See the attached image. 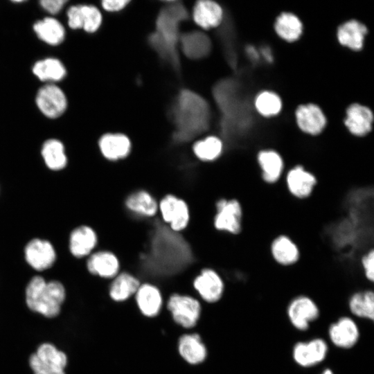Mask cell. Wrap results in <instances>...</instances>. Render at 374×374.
<instances>
[{
  "mask_svg": "<svg viewBox=\"0 0 374 374\" xmlns=\"http://www.w3.org/2000/svg\"><path fill=\"white\" fill-rule=\"evenodd\" d=\"M132 260L143 275L163 278L184 271L199 260L186 235L172 231L157 217L148 222L141 249Z\"/></svg>",
  "mask_w": 374,
  "mask_h": 374,
  "instance_id": "1",
  "label": "cell"
},
{
  "mask_svg": "<svg viewBox=\"0 0 374 374\" xmlns=\"http://www.w3.org/2000/svg\"><path fill=\"white\" fill-rule=\"evenodd\" d=\"M195 290L208 303L218 301L225 290V283L220 272L213 267H202L193 281Z\"/></svg>",
  "mask_w": 374,
  "mask_h": 374,
  "instance_id": "15",
  "label": "cell"
},
{
  "mask_svg": "<svg viewBox=\"0 0 374 374\" xmlns=\"http://www.w3.org/2000/svg\"><path fill=\"white\" fill-rule=\"evenodd\" d=\"M66 355L51 344L40 345L29 360L35 374H65Z\"/></svg>",
  "mask_w": 374,
  "mask_h": 374,
  "instance_id": "13",
  "label": "cell"
},
{
  "mask_svg": "<svg viewBox=\"0 0 374 374\" xmlns=\"http://www.w3.org/2000/svg\"><path fill=\"white\" fill-rule=\"evenodd\" d=\"M33 74L43 82H57L66 74L64 65L57 58L48 57L35 63L32 69Z\"/></svg>",
  "mask_w": 374,
  "mask_h": 374,
  "instance_id": "34",
  "label": "cell"
},
{
  "mask_svg": "<svg viewBox=\"0 0 374 374\" xmlns=\"http://www.w3.org/2000/svg\"><path fill=\"white\" fill-rule=\"evenodd\" d=\"M147 41L159 59L169 65L179 75L181 72V64L179 48L166 43L156 31L148 35Z\"/></svg>",
  "mask_w": 374,
  "mask_h": 374,
  "instance_id": "30",
  "label": "cell"
},
{
  "mask_svg": "<svg viewBox=\"0 0 374 374\" xmlns=\"http://www.w3.org/2000/svg\"><path fill=\"white\" fill-rule=\"evenodd\" d=\"M135 294L137 305L144 315L154 317L159 313L162 296L157 286L149 283L141 284Z\"/></svg>",
  "mask_w": 374,
  "mask_h": 374,
  "instance_id": "28",
  "label": "cell"
},
{
  "mask_svg": "<svg viewBox=\"0 0 374 374\" xmlns=\"http://www.w3.org/2000/svg\"><path fill=\"white\" fill-rule=\"evenodd\" d=\"M68 25L71 29H82V12L81 5L71 6L67 10Z\"/></svg>",
  "mask_w": 374,
  "mask_h": 374,
  "instance_id": "40",
  "label": "cell"
},
{
  "mask_svg": "<svg viewBox=\"0 0 374 374\" xmlns=\"http://www.w3.org/2000/svg\"><path fill=\"white\" fill-rule=\"evenodd\" d=\"M367 33V27L364 24L355 19H350L338 27L337 38L343 46L357 51L363 48Z\"/></svg>",
  "mask_w": 374,
  "mask_h": 374,
  "instance_id": "26",
  "label": "cell"
},
{
  "mask_svg": "<svg viewBox=\"0 0 374 374\" xmlns=\"http://www.w3.org/2000/svg\"><path fill=\"white\" fill-rule=\"evenodd\" d=\"M282 182L291 198L299 202H306L315 195L320 179L305 165L294 163L287 167Z\"/></svg>",
  "mask_w": 374,
  "mask_h": 374,
  "instance_id": "6",
  "label": "cell"
},
{
  "mask_svg": "<svg viewBox=\"0 0 374 374\" xmlns=\"http://www.w3.org/2000/svg\"><path fill=\"white\" fill-rule=\"evenodd\" d=\"M254 107L260 115L271 117L280 112L283 103L278 94L271 91L265 90L256 96Z\"/></svg>",
  "mask_w": 374,
  "mask_h": 374,
  "instance_id": "37",
  "label": "cell"
},
{
  "mask_svg": "<svg viewBox=\"0 0 374 374\" xmlns=\"http://www.w3.org/2000/svg\"><path fill=\"white\" fill-rule=\"evenodd\" d=\"M33 30L39 39L49 45H59L65 38L64 28L53 17H46L36 21Z\"/></svg>",
  "mask_w": 374,
  "mask_h": 374,
  "instance_id": "33",
  "label": "cell"
},
{
  "mask_svg": "<svg viewBox=\"0 0 374 374\" xmlns=\"http://www.w3.org/2000/svg\"><path fill=\"white\" fill-rule=\"evenodd\" d=\"M179 350L182 357L193 364L203 362L206 356V347L197 334L182 336L179 342Z\"/></svg>",
  "mask_w": 374,
  "mask_h": 374,
  "instance_id": "35",
  "label": "cell"
},
{
  "mask_svg": "<svg viewBox=\"0 0 374 374\" xmlns=\"http://www.w3.org/2000/svg\"><path fill=\"white\" fill-rule=\"evenodd\" d=\"M160 220L172 231L185 233L192 222V210L189 202L174 193H164L159 198Z\"/></svg>",
  "mask_w": 374,
  "mask_h": 374,
  "instance_id": "5",
  "label": "cell"
},
{
  "mask_svg": "<svg viewBox=\"0 0 374 374\" xmlns=\"http://www.w3.org/2000/svg\"><path fill=\"white\" fill-rule=\"evenodd\" d=\"M42 156L46 166L52 170H60L66 167L67 157L63 143L55 139L46 140L42 147Z\"/></svg>",
  "mask_w": 374,
  "mask_h": 374,
  "instance_id": "36",
  "label": "cell"
},
{
  "mask_svg": "<svg viewBox=\"0 0 374 374\" xmlns=\"http://www.w3.org/2000/svg\"><path fill=\"white\" fill-rule=\"evenodd\" d=\"M303 24L294 14L289 12H282L274 22V30L278 37L291 43L298 40L303 33Z\"/></svg>",
  "mask_w": 374,
  "mask_h": 374,
  "instance_id": "32",
  "label": "cell"
},
{
  "mask_svg": "<svg viewBox=\"0 0 374 374\" xmlns=\"http://www.w3.org/2000/svg\"><path fill=\"white\" fill-rule=\"evenodd\" d=\"M179 46L184 55L193 60L206 57L212 50L210 37L200 30L181 33Z\"/></svg>",
  "mask_w": 374,
  "mask_h": 374,
  "instance_id": "23",
  "label": "cell"
},
{
  "mask_svg": "<svg viewBox=\"0 0 374 374\" xmlns=\"http://www.w3.org/2000/svg\"><path fill=\"white\" fill-rule=\"evenodd\" d=\"M328 352L327 341L321 337H314L296 342L292 349V358L297 366L310 368L323 363Z\"/></svg>",
  "mask_w": 374,
  "mask_h": 374,
  "instance_id": "12",
  "label": "cell"
},
{
  "mask_svg": "<svg viewBox=\"0 0 374 374\" xmlns=\"http://www.w3.org/2000/svg\"><path fill=\"white\" fill-rule=\"evenodd\" d=\"M64 299L65 290L60 282H46L39 276H34L26 289L28 308L47 317H54L59 314Z\"/></svg>",
  "mask_w": 374,
  "mask_h": 374,
  "instance_id": "3",
  "label": "cell"
},
{
  "mask_svg": "<svg viewBox=\"0 0 374 374\" xmlns=\"http://www.w3.org/2000/svg\"><path fill=\"white\" fill-rule=\"evenodd\" d=\"M188 18V12L181 1H164L156 18L154 31L166 43L179 48L180 25Z\"/></svg>",
  "mask_w": 374,
  "mask_h": 374,
  "instance_id": "7",
  "label": "cell"
},
{
  "mask_svg": "<svg viewBox=\"0 0 374 374\" xmlns=\"http://www.w3.org/2000/svg\"><path fill=\"white\" fill-rule=\"evenodd\" d=\"M159 199L148 188L139 186L128 191L122 198L121 206L130 220L147 222L158 217Z\"/></svg>",
  "mask_w": 374,
  "mask_h": 374,
  "instance_id": "8",
  "label": "cell"
},
{
  "mask_svg": "<svg viewBox=\"0 0 374 374\" xmlns=\"http://www.w3.org/2000/svg\"><path fill=\"white\" fill-rule=\"evenodd\" d=\"M98 145L102 156L114 163L126 159L132 150L131 140L121 133L105 134L100 137Z\"/></svg>",
  "mask_w": 374,
  "mask_h": 374,
  "instance_id": "19",
  "label": "cell"
},
{
  "mask_svg": "<svg viewBox=\"0 0 374 374\" xmlns=\"http://www.w3.org/2000/svg\"><path fill=\"white\" fill-rule=\"evenodd\" d=\"M254 160L262 184L271 187L282 184L287 165L280 151L272 148L260 149Z\"/></svg>",
  "mask_w": 374,
  "mask_h": 374,
  "instance_id": "9",
  "label": "cell"
},
{
  "mask_svg": "<svg viewBox=\"0 0 374 374\" xmlns=\"http://www.w3.org/2000/svg\"><path fill=\"white\" fill-rule=\"evenodd\" d=\"M66 2V0H42L40 5L46 12L55 15L62 9Z\"/></svg>",
  "mask_w": 374,
  "mask_h": 374,
  "instance_id": "41",
  "label": "cell"
},
{
  "mask_svg": "<svg viewBox=\"0 0 374 374\" xmlns=\"http://www.w3.org/2000/svg\"><path fill=\"white\" fill-rule=\"evenodd\" d=\"M141 285L139 279L128 271H121L109 287V295L116 301H123L135 294Z\"/></svg>",
  "mask_w": 374,
  "mask_h": 374,
  "instance_id": "31",
  "label": "cell"
},
{
  "mask_svg": "<svg viewBox=\"0 0 374 374\" xmlns=\"http://www.w3.org/2000/svg\"><path fill=\"white\" fill-rule=\"evenodd\" d=\"M24 253L27 262L38 271L48 269L56 259V253L52 244L39 238L29 241L25 247Z\"/></svg>",
  "mask_w": 374,
  "mask_h": 374,
  "instance_id": "21",
  "label": "cell"
},
{
  "mask_svg": "<svg viewBox=\"0 0 374 374\" xmlns=\"http://www.w3.org/2000/svg\"><path fill=\"white\" fill-rule=\"evenodd\" d=\"M174 126L173 144L190 142L209 130L211 111L207 100L197 92L184 88L179 91L170 109Z\"/></svg>",
  "mask_w": 374,
  "mask_h": 374,
  "instance_id": "2",
  "label": "cell"
},
{
  "mask_svg": "<svg viewBox=\"0 0 374 374\" xmlns=\"http://www.w3.org/2000/svg\"><path fill=\"white\" fill-rule=\"evenodd\" d=\"M373 114L371 109L359 103H353L346 111L344 125L354 136L364 137L373 128Z\"/></svg>",
  "mask_w": 374,
  "mask_h": 374,
  "instance_id": "22",
  "label": "cell"
},
{
  "mask_svg": "<svg viewBox=\"0 0 374 374\" xmlns=\"http://www.w3.org/2000/svg\"><path fill=\"white\" fill-rule=\"evenodd\" d=\"M348 308L354 317L373 321L374 319V292L372 290H357L348 298Z\"/></svg>",
  "mask_w": 374,
  "mask_h": 374,
  "instance_id": "29",
  "label": "cell"
},
{
  "mask_svg": "<svg viewBox=\"0 0 374 374\" xmlns=\"http://www.w3.org/2000/svg\"><path fill=\"white\" fill-rule=\"evenodd\" d=\"M295 118L300 130L312 136L322 133L327 123L324 112L319 105L314 103L298 106L295 111Z\"/></svg>",
  "mask_w": 374,
  "mask_h": 374,
  "instance_id": "20",
  "label": "cell"
},
{
  "mask_svg": "<svg viewBox=\"0 0 374 374\" xmlns=\"http://www.w3.org/2000/svg\"><path fill=\"white\" fill-rule=\"evenodd\" d=\"M130 3L128 0H105L101 2L103 8L108 12H117L124 9Z\"/></svg>",
  "mask_w": 374,
  "mask_h": 374,
  "instance_id": "42",
  "label": "cell"
},
{
  "mask_svg": "<svg viewBox=\"0 0 374 374\" xmlns=\"http://www.w3.org/2000/svg\"><path fill=\"white\" fill-rule=\"evenodd\" d=\"M87 269L93 275L104 278H114L121 271V258L109 249L93 251L87 260Z\"/></svg>",
  "mask_w": 374,
  "mask_h": 374,
  "instance_id": "17",
  "label": "cell"
},
{
  "mask_svg": "<svg viewBox=\"0 0 374 374\" xmlns=\"http://www.w3.org/2000/svg\"><path fill=\"white\" fill-rule=\"evenodd\" d=\"M35 102L39 111L50 118L62 116L67 107L65 93L59 87L53 84H46L37 91Z\"/></svg>",
  "mask_w": 374,
  "mask_h": 374,
  "instance_id": "16",
  "label": "cell"
},
{
  "mask_svg": "<svg viewBox=\"0 0 374 374\" xmlns=\"http://www.w3.org/2000/svg\"><path fill=\"white\" fill-rule=\"evenodd\" d=\"M319 374H335V373L330 368H326Z\"/></svg>",
  "mask_w": 374,
  "mask_h": 374,
  "instance_id": "43",
  "label": "cell"
},
{
  "mask_svg": "<svg viewBox=\"0 0 374 374\" xmlns=\"http://www.w3.org/2000/svg\"><path fill=\"white\" fill-rule=\"evenodd\" d=\"M224 150L223 140L213 135L196 141L192 146V152L196 159L206 164H213L219 161Z\"/></svg>",
  "mask_w": 374,
  "mask_h": 374,
  "instance_id": "27",
  "label": "cell"
},
{
  "mask_svg": "<svg viewBox=\"0 0 374 374\" xmlns=\"http://www.w3.org/2000/svg\"><path fill=\"white\" fill-rule=\"evenodd\" d=\"M245 208L236 197L222 196L213 203L211 226L217 233L236 238L240 236L244 227Z\"/></svg>",
  "mask_w": 374,
  "mask_h": 374,
  "instance_id": "4",
  "label": "cell"
},
{
  "mask_svg": "<svg viewBox=\"0 0 374 374\" xmlns=\"http://www.w3.org/2000/svg\"><path fill=\"white\" fill-rule=\"evenodd\" d=\"M358 265L362 271L364 278L369 283L374 282V249L368 248L360 256Z\"/></svg>",
  "mask_w": 374,
  "mask_h": 374,
  "instance_id": "39",
  "label": "cell"
},
{
  "mask_svg": "<svg viewBox=\"0 0 374 374\" xmlns=\"http://www.w3.org/2000/svg\"><path fill=\"white\" fill-rule=\"evenodd\" d=\"M224 17L222 8L213 1H198L194 6L193 19L195 24L203 29L219 27L224 20Z\"/></svg>",
  "mask_w": 374,
  "mask_h": 374,
  "instance_id": "25",
  "label": "cell"
},
{
  "mask_svg": "<svg viewBox=\"0 0 374 374\" xmlns=\"http://www.w3.org/2000/svg\"><path fill=\"white\" fill-rule=\"evenodd\" d=\"M268 251L273 263L283 269L298 266L303 258L301 245L287 233H279L274 236L269 242Z\"/></svg>",
  "mask_w": 374,
  "mask_h": 374,
  "instance_id": "10",
  "label": "cell"
},
{
  "mask_svg": "<svg viewBox=\"0 0 374 374\" xmlns=\"http://www.w3.org/2000/svg\"><path fill=\"white\" fill-rule=\"evenodd\" d=\"M98 233L93 227L86 224L80 225L71 233L70 251L78 258L88 257L98 246Z\"/></svg>",
  "mask_w": 374,
  "mask_h": 374,
  "instance_id": "24",
  "label": "cell"
},
{
  "mask_svg": "<svg viewBox=\"0 0 374 374\" xmlns=\"http://www.w3.org/2000/svg\"><path fill=\"white\" fill-rule=\"evenodd\" d=\"M286 314L289 322L295 330L305 332L319 319L321 310L312 297L306 294H299L288 303Z\"/></svg>",
  "mask_w": 374,
  "mask_h": 374,
  "instance_id": "11",
  "label": "cell"
},
{
  "mask_svg": "<svg viewBox=\"0 0 374 374\" xmlns=\"http://www.w3.org/2000/svg\"><path fill=\"white\" fill-rule=\"evenodd\" d=\"M328 336L334 346L348 350L357 344L360 339V330L353 318L343 316L330 324Z\"/></svg>",
  "mask_w": 374,
  "mask_h": 374,
  "instance_id": "14",
  "label": "cell"
},
{
  "mask_svg": "<svg viewBox=\"0 0 374 374\" xmlns=\"http://www.w3.org/2000/svg\"><path fill=\"white\" fill-rule=\"evenodd\" d=\"M168 308L175 321L184 328L193 327L199 317L200 304L195 299L174 294L170 296Z\"/></svg>",
  "mask_w": 374,
  "mask_h": 374,
  "instance_id": "18",
  "label": "cell"
},
{
  "mask_svg": "<svg viewBox=\"0 0 374 374\" xmlns=\"http://www.w3.org/2000/svg\"><path fill=\"white\" fill-rule=\"evenodd\" d=\"M82 12V29L89 33L97 31L101 26L103 18L100 10L92 5H81Z\"/></svg>",
  "mask_w": 374,
  "mask_h": 374,
  "instance_id": "38",
  "label": "cell"
}]
</instances>
